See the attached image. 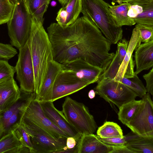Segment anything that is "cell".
<instances>
[{"label": "cell", "mask_w": 153, "mask_h": 153, "mask_svg": "<svg viewBox=\"0 0 153 153\" xmlns=\"http://www.w3.org/2000/svg\"><path fill=\"white\" fill-rule=\"evenodd\" d=\"M53 59L60 63L81 58L102 69L109 66L115 53L100 29L84 16L67 26L52 23L47 28Z\"/></svg>", "instance_id": "obj_1"}, {"label": "cell", "mask_w": 153, "mask_h": 153, "mask_svg": "<svg viewBox=\"0 0 153 153\" xmlns=\"http://www.w3.org/2000/svg\"><path fill=\"white\" fill-rule=\"evenodd\" d=\"M28 40L34 73L35 92L37 94L53 60L51 45L42 22L32 17Z\"/></svg>", "instance_id": "obj_2"}, {"label": "cell", "mask_w": 153, "mask_h": 153, "mask_svg": "<svg viewBox=\"0 0 153 153\" xmlns=\"http://www.w3.org/2000/svg\"><path fill=\"white\" fill-rule=\"evenodd\" d=\"M81 12L95 25L111 44H115L123 36L122 27L116 23L110 13V5L103 0H81Z\"/></svg>", "instance_id": "obj_3"}, {"label": "cell", "mask_w": 153, "mask_h": 153, "mask_svg": "<svg viewBox=\"0 0 153 153\" xmlns=\"http://www.w3.org/2000/svg\"><path fill=\"white\" fill-rule=\"evenodd\" d=\"M11 0L14 7L7 23L8 34L11 45L19 50L29 39L32 16L25 0Z\"/></svg>", "instance_id": "obj_4"}, {"label": "cell", "mask_w": 153, "mask_h": 153, "mask_svg": "<svg viewBox=\"0 0 153 153\" xmlns=\"http://www.w3.org/2000/svg\"><path fill=\"white\" fill-rule=\"evenodd\" d=\"M62 111L69 124L79 134H93L95 132L97 126L94 117L83 103L67 97Z\"/></svg>", "instance_id": "obj_5"}, {"label": "cell", "mask_w": 153, "mask_h": 153, "mask_svg": "<svg viewBox=\"0 0 153 153\" xmlns=\"http://www.w3.org/2000/svg\"><path fill=\"white\" fill-rule=\"evenodd\" d=\"M20 124L29 134L34 153H55L68 149L67 137L56 138L34 123L22 117Z\"/></svg>", "instance_id": "obj_6"}, {"label": "cell", "mask_w": 153, "mask_h": 153, "mask_svg": "<svg viewBox=\"0 0 153 153\" xmlns=\"http://www.w3.org/2000/svg\"><path fill=\"white\" fill-rule=\"evenodd\" d=\"M97 82V85L94 88L96 94L110 103L115 104L119 108L138 97L131 89L113 79L100 76Z\"/></svg>", "instance_id": "obj_7"}, {"label": "cell", "mask_w": 153, "mask_h": 153, "mask_svg": "<svg viewBox=\"0 0 153 153\" xmlns=\"http://www.w3.org/2000/svg\"><path fill=\"white\" fill-rule=\"evenodd\" d=\"M142 98L139 109L126 126L138 135L153 137V102L148 92Z\"/></svg>", "instance_id": "obj_8"}, {"label": "cell", "mask_w": 153, "mask_h": 153, "mask_svg": "<svg viewBox=\"0 0 153 153\" xmlns=\"http://www.w3.org/2000/svg\"><path fill=\"white\" fill-rule=\"evenodd\" d=\"M19 50L15 68L20 90L26 92H35L34 70L28 40Z\"/></svg>", "instance_id": "obj_9"}, {"label": "cell", "mask_w": 153, "mask_h": 153, "mask_svg": "<svg viewBox=\"0 0 153 153\" xmlns=\"http://www.w3.org/2000/svg\"><path fill=\"white\" fill-rule=\"evenodd\" d=\"M90 84L79 78L73 71L62 69L55 81L51 101L74 93Z\"/></svg>", "instance_id": "obj_10"}, {"label": "cell", "mask_w": 153, "mask_h": 153, "mask_svg": "<svg viewBox=\"0 0 153 153\" xmlns=\"http://www.w3.org/2000/svg\"><path fill=\"white\" fill-rule=\"evenodd\" d=\"M36 97V95L27 103L24 109L22 117L38 125L55 138L68 137L45 116L40 103L35 99Z\"/></svg>", "instance_id": "obj_11"}, {"label": "cell", "mask_w": 153, "mask_h": 153, "mask_svg": "<svg viewBox=\"0 0 153 153\" xmlns=\"http://www.w3.org/2000/svg\"><path fill=\"white\" fill-rule=\"evenodd\" d=\"M62 69L73 71L79 78L90 84L96 82L103 70L81 58H77L61 64Z\"/></svg>", "instance_id": "obj_12"}, {"label": "cell", "mask_w": 153, "mask_h": 153, "mask_svg": "<svg viewBox=\"0 0 153 153\" xmlns=\"http://www.w3.org/2000/svg\"><path fill=\"white\" fill-rule=\"evenodd\" d=\"M45 116L69 137H74L78 142L81 136L68 123L62 111L57 110L53 102H39Z\"/></svg>", "instance_id": "obj_13"}, {"label": "cell", "mask_w": 153, "mask_h": 153, "mask_svg": "<svg viewBox=\"0 0 153 153\" xmlns=\"http://www.w3.org/2000/svg\"><path fill=\"white\" fill-rule=\"evenodd\" d=\"M62 69L61 64L53 60L50 62L40 90L36 94L35 99L39 102L51 101L54 84Z\"/></svg>", "instance_id": "obj_14"}, {"label": "cell", "mask_w": 153, "mask_h": 153, "mask_svg": "<svg viewBox=\"0 0 153 153\" xmlns=\"http://www.w3.org/2000/svg\"><path fill=\"white\" fill-rule=\"evenodd\" d=\"M21 91L13 77L0 81V114L19 99Z\"/></svg>", "instance_id": "obj_15"}, {"label": "cell", "mask_w": 153, "mask_h": 153, "mask_svg": "<svg viewBox=\"0 0 153 153\" xmlns=\"http://www.w3.org/2000/svg\"><path fill=\"white\" fill-rule=\"evenodd\" d=\"M112 146L104 143L93 134H83L76 146V153H110Z\"/></svg>", "instance_id": "obj_16"}, {"label": "cell", "mask_w": 153, "mask_h": 153, "mask_svg": "<svg viewBox=\"0 0 153 153\" xmlns=\"http://www.w3.org/2000/svg\"><path fill=\"white\" fill-rule=\"evenodd\" d=\"M134 63L137 74L153 66V40L141 44L135 50Z\"/></svg>", "instance_id": "obj_17"}, {"label": "cell", "mask_w": 153, "mask_h": 153, "mask_svg": "<svg viewBox=\"0 0 153 153\" xmlns=\"http://www.w3.org/2000/svg\"><path fill=\"white\" fill-rule=\"evenodd\" d=\"M124 136L125 145L133 153H153V137L140 136L132 131Z\"/></svg>", "instance_id": "obj_18"}, {"label": "cell", "mask_w": 153, "mask_h": 153, "mask_svg": "<svg viewBox=\"0 0 153 153\" xmlns=\"http://www.w3.org/2000/svg\"><path fill=\"white\" fill-rule=\"evenodd\" d=\"M141 42L139 31L135 27L133 29L128 45V50L125 57L121 63L117 74L113 79L118 82L123 77L126 67L131 59L133 57L132 53L138 48Z\"/></svg>", "instance_id": "obj_19"}, {"label": "cell", "mask_w": 153, "mask_h": 153, "mask_svg": "<svg viewBox=\"0 0 153 153\" xmlns=\"http://www.w3.org/2000/svg\"><path fill=\"white\" fill-rule=\"evenodd\" d=\"M30 153L24 147L12 131L0 140V153Z\"/></svg>", "instance_id": "obj_20"}, {"label": "cell", "mask_w": 153, "mask_h": 153, "mask_svg": "<svg viewBox=\"0 0 153 153\" xmlns=\"http://www.w3.org/2000/svg\"><path fill=\"white\" fill-rule=\"evenodd\" d=\"M130 4L128 3H123L117 5H109L110 13L118 26H131L136 24L134 20L127 15Z\"/></svg>", "instance_id": "obj_21"}, {"label": "cell", "mask_w": 153, "mask_h": 153, "mask_svg": "<svg viewBox=\"0 0 153 153\" xmlns=\"http://www.w3.org/2000/svg\"><path fill=\"white\" fill-rule=\"evenodd\" d=\"M142 102V100H134L123 105L119 108L118 119L126 126L134 117Z\"/></svg>", "instance_id": "obj_22"}, {"label": "cell", "mask_w": 153, "mask_h": 153, "mask_svg": "<svg viewBox=\"0 0 153 153\" xmlns=\"http://www.w3.org/2000/svg\"><path fill=\"white\" fill-rule=\"evenodd\" d=\"M32 17L43 22V17L50 0H25Z\"/></svg>", "instance_id": "obj_23"}, {"label": "cell", "mask_w": 153, "mask_h": 153, "mask_svg": "<svg viewBox=\"0 0 153 153\" xmlns=\"http://www.w3.org/2000/svg\"><path fill=\"white\" fill-rule=\"evenodd\" d=\"M97 135L101 138L112 137H123V130L117 123L113 122L106 121L98 128Z\"/></svg>", "instance_id": "obj_24"}, {"label": "cell", "mask_w": 153, "mask_h": 153, "mask_svg": "<svg viewBox=\"0 0 153 153\" xmlns=\"http://www.w3.org/2000/svg\"><path fill=\"white\" fill-rule=\"evenodd\" d=\"M67 13V17L63 26H67L73 23L77 19L81 12V0H70L64 7Z\"/></svg>", "instance_id": "obj_25"}, {"label": "cell", "mask_w": 153, "mask_h": 153, "mask_svg": "<svg viewBox=\"0 0 153 153\" xmlns=\"http://www.w3.org/2000/svg\"><path fill=\"white\" fill-rule=\"evenodd\" d=\"M137 75L134 72L133 77L129 78L123 77L118 82L131 89L137 94L138 97L142 98L147 92L144 85Z\"/></svg>", "instance_id": "obj_26"}, {"label": "cell", "mask_w": 153, "mask_h": 153, "mask_svg": "<svg viewBox=\"0 0 153 153\" xmlns=\"http://www.w3.org/2000/svg\"><path fill=\"white\" fill-rule=\"evenodd\" d=\"M143 7V12L133 19L136 24L153 26V3Z\"/></svg>", "instance_id": "obj_27"}, {"label": "cell", "mask_w": 153, "mask_h": 153, "mask_svg": "<svg viewBox=\"0 0 153 153\" xmlns=\"http://www.w3.org/2000/svg\"><path fill=\"white\" fill-rule=\"evenodd\" d=\"M12 131L22 145L28 148L30 153H34V150L29 134L20 124L14 128Z\"/></svg>", "instance_id": "obj_28"}, {"label": "cell", "mask_w": 153, "mask_h": 153, "mask_svg": "<svg viewBox=\"0 0 153 153\" xmlns=\"http://www.w3.org/2000/svg\"><path fill=\"white\" fill-rule=\"evenodd\" d=\"M13 7L11 0H0V25L7 23L8 21Z\"/></svg>", "instance_id": "obj_29"}, {"label": "cell", "mask_w": 153, "mask_h": 153, "mask_svg": "<svg viewBox=\"0 0 153 153\" xmlns=\"http://www.w3.org/2000/svg\"><path fill=\"white\" fill-rule=\"evenodd\" d=\"M15 73V67L10 65L7 60L0 59V81L13 77Z\"/></svg>", "instance_id": "obj_30"}, {"label": "cell", "mask_w": 153, "mask_h": 153, "mask_svg": "<svg viewBox=\"0 0 153 153\" xmlns=\"http://www.w3.org/2000/svg\"><path fill=\"white\" fill-rule=\"evenodd\" d=\"M135 27L139 31L141 42H147L153 40V26L136 24Z\"/></svg>", "instance_id": "obj_31"}, {"label": "cell", "mask_w": 153, "mask_h": 153, "mask_svg": "<svg viewBox=\"0 0 153 153\" xmlns=\"http://www.w3.org/2000/svg\"><path fill=\"white\" fill-rule=\"evenodd\" d=\"M17 53L16 49L11 45L0 43V59L8 60Z\"/></svg>", "instance_id": "obj_32"}, {"label": "cell", "mask_w": 153, "mask_h": 153, "mask_svg": "<svg viewBox=\"0 0 153 153\" xmlns=\"http://www.w3.org/2000/svg\"><path fill=\"white\" fill-rule=\"evenodd\" d=\"M100 138L104 143L111 146H116L124 145L126 143L124 136L123 137Z\"/></svg>", "instance_id": "obj_33"}, {"label": "cell", "mask_w": 153, "mask_h": 153, "mask_svg": "<svg viewBox=\"0 0 153 153\" xmlns=\"http://www.w3.org/2000/svg\"><path fill=\"white\" fill-rule=\"evenodd\" d=\"M121 41L117 44V52L122 62L126 53L128 45V42L126 39H122Z\"/></svg>", "instance_id": "obj_34"}, {"label": "cell", "mask_w": 153, "mask_h": 153, "mask_svg": "<svg viewBox=\"0 0 153 153\" xmlns=\"http://www.w3.org/2000/svg\"><path fill=\"white\" fill-rule=\"evenodd\" d=\"M143 78L146 82L145 87L147 92L152 96L153 95V68H152L147 74L143 76Z\"/></svg>", "instance_id": "obj_35"}, {"label": "cell", "mask_w": 153, "mask_h": 153, "mask_svg": "<svg viewBox=\"0 0 153 153\" xmlns=\"http://www.w3.org/2000/svg\"><path fill=\"white\" fill-rule=\"evenodd\" d=\"M143 6L137 4H130L128 11V16L132 19L135 17L143 11Z\"/></svg>", "instance_id": "obj_36"}, {"label": "cell", "mask_w": 153, "mask_h": 153, "mask_svg": "<svg viewBox=\"0 0 153 153\" xmlns=\"http://www.w3.org/2000/svg\"><path fill=\"white\" fill-rule=\"evenodd\" d=\"M119 4L127 3L131 4H137L143 6L153 3V0H116Z\"/></svg>", "instance_id": "obj_37"}, {"label": "cell", "mask_w": 153, "mask_h": 153, "mask_svg": "<svg viewBox=\"0 0 153 153\" xmlns=\"http://www.w3.org/2000/svg\"><path fill=\"white\" fill-rule=\"evenodd\" d=\"M67 17V13L65 8L63 7L61 8L57 13L56 20L59 25L63 26Z\"/></svg>", "instance_id": "obj_38"}, {"label": "cell", "mask_w": 153, "mask_h": 153, "mask_svg": "<svg viewBox=\"0 0 153 153\" xmlns=\"http://www.w3.org/2000/svg\"><path fill=\"white\" fill-rule=\"evenodd\" d=\"M134 62L132 57L130 60L126 67L123 77L129 78L134 76Z\"/></svg>", "instance_id": "obj_39"}, {"label": "cell", "mask_w": 153, "mask_h": 153, "mask_svg": "<svg viewBox=\"0 0 153 153\" xmlns=\"http://www.w3.org/2000/svg\"><path fill=\"white\" fill-rule=\"evenodd\" d=\"M110 153H133L125 145L119 146H112Z\"/></svg>", "instance_id": "obj_40"}, {"label": "cell", "mask_w": 153, "mask_h": 153, "mask_svg": "<svg viewBox=\"0 0 153 153\" xmlns=\"http://www.w3.org/2000/svg\"><path fill=\"white\" fill-rule=\"evenodd\" d=\"M78 142L73 137H68L66 138V145L68 149L74 148L77 145Z\"/></svg>", "instance_id": "obj_41"}, {"label": "cell", "mask_w": 153, "mask_h": 153, "mask_svg": "<svg viewBox=\"0 0 153 153\" xmlns=\"http://www.w3.org/2000/svg\"><path fill=\"white\" fill-rule=\"evenodd\" d=\"M95 91L93 89L90 90L88 93V97L90 99L94 98L95 96Z\"/></svg>", "instance_id": "obj_42"}, {"label": "cell", "mask_w": 153, "mask_h": 153, "mask_svg": "<svg viewBox=\"0 0 153 153\" xmlns=\"http://www.w3.org/2000/svg\"><path fill=\"white\" fill-rule=\"evenodd\" d=\"M61 4L63 7H65L70 0H58Z\"/></svg>", "instance_id": "obj_43"}, {"label": "cell", "mask_w": 153, "mask_h": 153, "mask_svg": "<svg viewBox=\"0 0 153 153\" xmlns=\"http://www.w3.org/2000/svg\"><path fill=\"white\" fill-rule=\"evenodd\" d=\"M56 3L55 1H52L51 3V5L53 7H54L56 5Z\"/></svg>", "instance_id": "obj_44"}, {"label": "cell", "mask_w": 153, "mask_h": 153, "mask_svg": "<svg viewBox=\"0 0 153 153\" xmlns=\"http://www.w3.org/2000/svg\"></svg>", "instance_id": "obj_45"}]
</instances>
